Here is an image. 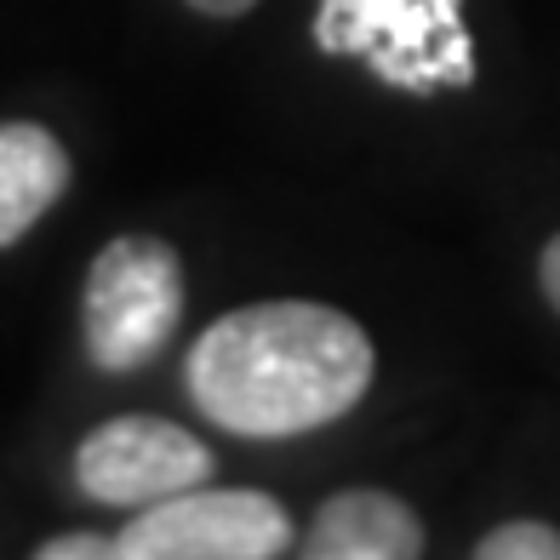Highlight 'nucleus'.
<instances>
[{"mask_svg": "<svg viewBox=\"0 0 560 560\" xmlns=\"http://www.w3.org/2000/svg\"><path fill=\"white\" fill-rule=\"evenodd\" d=\"M189 12H200V18H246L258 0H184Z\"/></svg>", "mask_w": 560, "mask_h": 560, "instance_id": "nucleus-11", "label": "nucleus"}, {"mask_svg": "<svg viewBox=\"0 0 560 560\" xmlns=\"http://www.w3.org/2000/svg\"><path fill=\"white\" fill-rule=\"evenodd\" d=\"M120 560H275L298 549L287 503L258 487H189L138 509L115 532Z\"/></svg>", "mask_w": 560, "mask_h": 560, "instance_id": "nucleus-4", "label": "nucleus"}, {"mask_svg": "<svg viewBox=\"0 0 560 560\" xmlns=\"http://www.w3.org/2000/svg\"><path fill=\"white\" fill-rule=\"evenodd\" d=\"M538 287H544V298H549V310L560 315V229L549 235V246L538 252Z\"/></svg>", "mask_w": 560, "mask_h": 560, "instance_id": "nucleus-10", "label": "nucleus"}, {"mask_svg": "<svg viewBox=\"0 0 560 560\" xmlns=\"http://www.w3.org/2000/svg\"><path fill=\"white\" fill-rule=\"evenodd\" d=\"M189 395L241 441H287L366 400L377 349L366 326L310 298H269L212 320L189 349Z\"/></svg>", "mask_w": 560, "mask_h": 560, "instance_id": "nucleus-1", "label": "nucleus"}, {"mask_svg": "<svg viewBox=\"0 0 560 560\" xmlns=\"http://www.w3.org/2000/svg\"><path fill=\"white\" fill-rule=\"evenodd\" d=\"M35 560H120V549L104 532H58L35 549Z\"/></svg>", "mask_w": 560, "mask_h": 560, "instance_id": "nucleus-9", "label": "nucleus"}, {"mask_svg": "<svg viewBox=\"0 0 560 560\" xmlns=\"http://www.w3.org/2000/svg\"><path fill=\"white\" fill-rule=\"evenodd\" d=\"M298 549L310 560H418L429 549V532L406 498L384 487H349L310 515Z\"/></svg>", "mask_w": 560, "mask_h": 560, "instance_id": "nucleus-6", "label": "nucleus"}, {"mask_svg": "<svg viewBox=\"0 0 560 560\" xmlns=\"http://www.w3.org/2000/svg\"><path fill=\"white\" fill-rule=\"evenodd\" d=\"M218 469L212 446L195 429L149 412H120L74 446V487L109 509H149L189 487H207Z\"/></svg>", "mask_w": 560, "mask_h": 560, "instance_id": "nucleus-5", "label": "nucleus"}, {"mask_svg": "<svg viewBox=\"0 0 560 560\" xmlns=\"http://www.w3.org/2000/svg\"><path fill=\"white\" fill-rule=\"evenodd\" d=\"M475 560H560V526H549V521H503L475 544Z\"/></svg>", "mask_w": 560, "mask_h": 560, "instance_id": "nucleus-8", "label": "nucleus"}, {"mask_svg": "<svg viewBox=\"0 0 560 560\" xmlns=\"http://www.w3.org/2000/svg\"><path fill=\"white\" fill-rule=\"evenodd\" d=\"M315 46L332 58H361L384 86L441 92L475 81V40L464 0H320Z\"/></svg>", "mask_w": 560, "mask_h": 560, "instance_id": "nucleus-2", "label": "nucleus"}, {"mask_svg": "<svg viewBox=\"0 0 560 560\" xmlns=\"http://www.w3.org/2000/svg\"><path fill=\"white\" fill-rule=\"evenodd\" d=\"M69 149L58 132L35 120H0V252L18 246L30 229L69 195Z\"/></svg>", "mask_w": 560, "mask_h": 560, "instance_id": "nucleus-7", "label": "nucleus"}, {"mask_svg": "<svg viewBox=\"0 0 560 560\" xmlns=\"http://www.w3.org/2000/svg\"><path fill=\"white\" fill-rule=\"evenodd\" d=\"M184 320V264L161 235H115L97 246L81 287V338L97 372H138Z\"/></svg>", "mask_w": 560, "mask_h": 560, "instance_id": "nucleus-3", "label": "nucleus"}]
</instances>
